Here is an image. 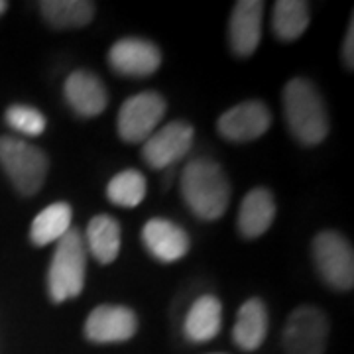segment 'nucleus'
I'll list each match as a JSON object with an SVG mask.
<instances>
[{
	"label": "nucleus",
	"mask_w": 354,
	"mask_h": 354,
	"mask_svg": "<svg viewBox=\"0 0 354 354\" xmlns=\"http://www.w3.org/2000/svg\"><path fill=\"white\" fill-rule=\"evenodd\" d=\"M342 59H344V65L348 69H353L354 65V20L351 18V24H348V30H346V38H344V44H342Z\"/></svg>",
	"instance_id": "b1692460"
},
{
	"label": "nucleus",
	"mask_w": 354,
	"mask_h": 354,
	"mask_svg": "<svg viewBox=\"0 0 354 354\" xmlns=\"http://www.w3.org/2000/svg\"><path fill=\"white\" fill-rule=\"evenodd\" d=\"M223 327V305L215 295H203L191 305L183 323L185 337L193 342H209Z\"/></svg>",
	"instance_id": "f3484780"
},
{
	"label": "nucleus",
	"mask_w": 354,
	"mask_h": 354,
	"mask_svg": "<svg viewBox=\"0 0 354 354\" xmlns=\"http://www.w3.org/2000/svg\"><path fill=\"white\" fill-rule=\"evenodd\" d=\"M87 244L79 228H69L57 241L48 272V290L53 304L79 297L85 288L87 274Z\"/></svg>",
	"instance_id": "7ed1b4c3"
},
{
	"label": "nucleus",
	"mask_w": 354,
	"mask_h": 354,
	"mask_svg": "<svg viewBox=\"0 0 354 354\" xmlns=\"http://www.w3.org/2000/svg\"><path fill=\"white\" fill-rule=\"evenodd\" d=\"M329 341V319L313 305L291 311L281 335L286 354H325Z\"/></svg>",
	"instance_id": "0eeeda50"
},
{
	"label": "nucleus",
	"mask_w": 354,
	"mask_h": 354,
	"mask_svg": "<svg viewBox=\"0 0 354 354\" xmlns=\"http://www.w3.org/2000/svg\"><path fill=\"white\" fill-rule=\"evenodd\" d=\"M311 22L309 4L304 0H278L274 6L272 28L276 38L281 41L297 39Z\"/></svg>",
	"instance_id": "412c9836"
},
{
	"label": "nucleus",
	"mask_w": 354,
	"mask_h": 354,
	"mask_svg": "<svg viewBox=\"0 0 354 354\" xmlns=\"http://www.w3.org/2000/svg\"><path fill=\"white\" fill-rule=\"evenodd\" d=\"M64 95L71 111L83 118H93L104 113L109 104L106 87L99 75L87 69H77L67 77L64 85Z\"/></svg>",
	"instance_id": "4468645a"
},
{
	"label": "nucleus",
	"mask_w": 354,
	"mask_h": 354,
	"mask_svg": "<svg viewBox=\"0 0 354 354\" xmlns=\"http://www.w3.org/2000/svg\"><path fill=\"white\" fill-rule=\"evenodd\" d=\"M6 8H8V2H4V0H0V16L6 12Z\"/></svg>",
	"instance_id": "393cba45"
},
{
	"label": "nucleus",
	"mask_w": 354,
	"mask_h": 354,
	"mask_svg": "<svg viewBox=\"0 0 354 354\" xmlns=\"http://www.w3.org/2000/svg\"><path fill=\"white\" fill-rule=\"evenodd\" d=\"M0 165L22 195H36L50 171L46 152L14 136L0 138Z\"/></svg>",
	"instance_id": "20e7f679"
},
{
	"label": "nucleus",
	"mask_w": 354,
	"mask_h": 354,
	"mask_svg": "<svg viewBox=\"0 0 354 354\" xmlns=\"http://www.w3.org/2000/svg\"><path fill=\"white\" fill-rule=\"evenodd\" d=\"M138 330V317L124 305H99L85 321V337L97 344L130 341Z\"/></svg>",
	"instance_id": "1a4fd4ad"
},
{
	"label": "nucleus",
	"mask_w": 354,
	"mask_h": 354,
	"mask_svg": "<svg viewBox=\"0 0 354 354\" xmlns=\"http://www.w3.org/2000/svg\"><path fill=\"white\" fill-rule=\"evenodd\" d=\"M266 335H268V309L262 299L252 297L244 301L239 309L236 323L232 329V341L242 351L252 353L262 346Z\"/></svg>",
	"instance_id": "dca6fc26"
},
{
	"label": "nucleus",
	"mask_w": 354,
	"mask_h": 354,
	"mask_svg": "<svg viewBox=\"0 0 354 354\" xmlns=\"http://www.w3.org/2000/svg\"><path fill=\"white\" fill-rule=\"evenodd\" d=\"M195 130L185 120H171L142 144V158L152 169H165L189 153Z\"/></svg>",
	"instance_id": "6e6552de"
},
{
	"label": "nucleus",
	"mask_w": 354,
	"mask_h": 354,
	"mask_svg": "<svg viewBox=\"0 0 354 354\" xmlns=\"http://www.w3.org/2000/svg\"><path fill=\"white\" fill-rule=\"evenodd\" d=\"M290 132L304 146H317L329 134V113L319 88L304 77L288 81L281 93Z\"/></svg>",
	"instance_id": "f03ea898"
},
{
	"label": "nucleus",
	"mask_w": 354,
	"mask_h": 354,
	"mask_svg": "<svg viewBox=\"0 0 354 354\" xmlns=\"http://www.w3.org/2000/svg\"><path fill=\"white\" fill-rule=\"evenodd\" d=\"M272 127V113L262 101H244L216 120V130L228 142H252Z\"/></svg>",
	"instance_id": "9d476101"
},
{
	"label": "nucleus",
	"mask_w": 354,
	"mask_h": 354,
	"mask_svg": "<svg viewBox=\"0 0 354 354\" xmlns=\"http://www.w3.org/2000/svg\"><path fill=\"white\" fill-rule=\"evenodd\" d=\"M73 211L67 203H53L39 211L30 227V241L36 246H48L57 242L71 228Z\"/></svg>",
	"instance_id": "aec40b11"
},
{
	"label": "nucleus",
	"mask_w": 354,
	"mask_h": 354,
	"mask_svg": "<svg viewBox=\"0 0 354 354\" xmlns=\"http://www.w3.org/2000/svg\"><path fill=\"white\" fill-rule=\"evenodd\" d=\"M39 10L55 30L85 28L95 18V4L87 0H44L39 2Z\"/></svg>",
	"instance_id": "6ab92c4d"
},
{
	"label": "nucleus",
	"mask_w": 354,
	"mask_h": 354,
	"mask_svg": "<svg viewBox=\"0 0 354 354\" xmlns=\"http://www.w3.org/2000/svg\"><path fill=\"white\" fill-rule=\"evenodd\" d=\"M181 195L197 218L216 221L227 213L230 181L215 160L197 158L181 171Z\"/></svg>",
	"instance_id": "f257e3e1"
},
{
	"label": "nucleus",
	"mask_w": 354,
	"mask_h": 354,
	"mask_svg": "<svg viewBox=\"0 0 354 354\" xmlns=\"http://www.w3.org/2000/svg\"><path fill=\"white\" fill-rule=\"evenodd\" d=\"M6 124L16 130V132H22L26 136H39L46 127H48V120L46 116L39 113L38 109L34 106H28V104H12L6 109Z\"/></svg>",
	"instance_id": "5701e85b"
},
{
	"label": "nucleus",
	"mask_w": 354,
	"mask_h": 354,
	"mask_svg": "<svg viewBox=\"0 0 354 354\" xmlns=\"http://www.w3.org/2000/svg\"><path fill=\"white\" fill-rule=\"evenodd\" d=\"M85 244L87 252L95 256L97 262L101 264H113L120 254V241L122 232L118 221L111 215H97L88 221Z\"/></svg>",
	"instance_id": "a211bd4d"
},
{
	"label": "nucleus",
	"mask_w": 354,
	"mask_h": 354,
	"mask_svg": "<svg viewBox=\"0 0 354 354\" xmlns=\"http://www.w3.org/2000/svg\"><path fill=\"white\" fill-rule=\"evenodd\" d=\"M167 111V102L153 91H144L122 102L118 111V136L130 144H144L158 130Z\"/></svg>",
	"instance_id": "423d86ee"
},
{
	"label": "nucleus",
	"mask_w": 354,
	"mask_h": 354,
	"mask_svg": "<svg viewBox=\"0 0 354 354\" xmlns=\"http://www.w3.org/2000/svg\"><path fill=\"white\" fill-rule=\"evenodd\" d=\"M313 260L323 281L335 290L348 291L354 286L353 244L337 230H323L313 241Z\"/></svg>",
	"instance_id": "39448f33"
},
{
	"label": "nucleus",
	"mask_w": 354,
	"mask_h": 354,
	"mask_svg": "<svg viewBox=\"0 0 354 354\" xmlns=\"http://www.w3.org/2000/svg\"><path fill=\"white\" fill-rule=\"evenodd\" d=\"M142 242L156 260L171 264L189 252V236L174 221L150 218L142 228Z\"/></svg>",
	"instance_id": "ddd939ff"
},
{
	"label": "nucleus",
	"mask_w": 354,
	"mask_h": 354,
	"mask_svg": "<svg viewBox=\"0 0 354 354\" xmlns=\"http://www.w3.org/2000/svg\"><path fill=\"white\" fill-rule=\"evenodd\" d=\"M274 218H276V201L272 191H268L266 187H256L248 191L246 197L242 199L236 227L244 239L252 241L268 232Z\"/></svg>",
	"instance_id": "2eb2a0df"
},
{
	"label": "nucleus",
	"mask_w": 354,
	"mask_h": 354,
	"mask_svg": "<svg viewBox=\"0 0 354 354\" xmlns=\"http://www.w3.org/2000/svg\"><path fill=\"white\" fill-rule=\"evenodd\" d=\"M262 24H264V2L241 0L234 4L228 22V41L234 55L239 57L252 55L262 39Z\"/></svg>",
	"instance_id": "f8f14e48"
},
{
	"label": "nucleus",
	"mask_w": 354,
	"mask_h": 354,
	"mask_svg": "<svg viewBox=\"0 0 354 354\" xmlns=\"http://www.w3.org/2000/svg\"><path fill=\"white\" fill-rule=\"evenodd\" d=\"M146 197V177L136 169H127L114 176L106 185V199L118 207H138Z\"/></svg>",
	"instance_id": "4be33fe9"
},
{
	"label": "nucleus",
	"mask_w": 354,
	"mask_h": 354,
	"mask_svg": "<svg viewBox=\"0 0 354 354\" xmlns=\"http://www.w3.org/2000/svg\"><path fill=\"white\" fill-rule=\"evenodd\" d=\"M109 65L118 75L150 77L162 65V51L146 38H122L109 50Z\"/></svg>",
	"instance_id": "9b49d317"
}]
</instances>
